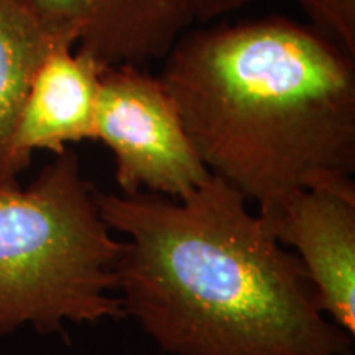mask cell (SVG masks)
<instances>
[{
    "label": "cell",
    "mask_w": 355,
    "mask_h": 355,
    "mask_svg": "<svg viewBox=\"0 0 355 355\" xmlns=\"http://www.w3.org/2000/svg\"><path fill=\"white\" fill-rule=\"evenodd\" d=\"M123 235L117 296L166 355H354L303 265L220 178L188 196L96 191Z\"/></svg>",
    "instance_id": "cell-1"
},
{
    "label": "cell",
    "mask_w": 355,
    "mask_h": 355,
    "mask_svg": "<svg viewBox=\"0 0 355 355\" xmlns=\"http://www.w3.org/2000/svg\"><path fill=\"white\" fill-rule=\"evenodd\" d=\"M162 79L194 148L259 211L355 186V56L285 17L183 32Z\"/></svg>",
    "instance_id": "cell-2"
},
{
    "label": "cell",
    "mask_w": 355,
    "mask_h": 355,
    "mask_svg": "<svg viewBox=\"0 0 355 355\" xmlns=\"http://www.w3.org/2000/svg\"><path fill=\"white\" fill-rule=\"evenodd\" d=\"M122 250L71 148L26 188L0 184V334L125 318L115 273Z\"/></svg>",
    "instance_id": "cell-3"
},
{
    "label": "cell",
    "mask_w": 355,
    "mask_h": 355,
    "mask_svg": "<svg viewBox=\"0 0 355 355\" xmlns=\"http://www.w3.org/2000/svg\"><path fill=\"white\" fill-rule=\"evenodd\" d=\"M94 140L112 153L122 194L181 199L212 176L165 84L139 64L109 66L102 74Z\"/></svg>",
    "instance_id": "cell-4"
},
{
    "label": "cell",
    "mask_w": 355,
    "mask_h": 355,
    "mask_svg": "<svg viewBox=\"0 0 355 355\" xmlns=\"http://www.w3.org/2000/svg\"><path fill=\"white\" fill-rule=\"evenodd\" d=\"M275 239L295 248L319 306L355 336V186L300 189L257 211Z\"/></svg>",
    "instance_id": "cell-5"
},
{
    "label": "cell",
    "mask_w": 355,
    "mask_h": 355,
    "mask_svg": "<svg viewBox=\"0 0 355 355\" xmlns=\"http://www.w3.org/2000/svg\"><path fill=\"white\" fill-rule=\"evenodd\" d=\"M109 66L73 42H58L40 63L21 107L13 155L21 171L35 152L63 153L94 140L101 79Z\"/></svg>",
    "instance_id": "cell-6"
},
{
    "label": "cell",
    "mask_w": 355,
    "mask_h": 355,
    "mask_svg": "<svg viewBox=\"0 0 355 355\" xmlns=\"http://www.w3.org/2000/svg\"><path fill=\"white\" fill-rule=\"evenodd\" d=\"M58 37L91 51L104 64L163 60L193 25L178 0H33Z\"/></svg>",
    "instance_id": "cell-7"
},
{
    "label": "cell",
    "mask_w": 355,
    "mask_h": 355,
    "mask_svg": "<svg viewBox=\"0 0 355 355\" xmlns=\"http://www.w3.org/2000/svg\"><path fill=\"white\" fill-rule=\"evenodd\" d=\"M63 40L33 0H0V184H19L24 171L15 162L13 139L21 107L40 63Z\"/></svg>",
    "instance_id": "cell-8"
},
{
    "label": "cell",
    "mask_w": 355,
    "mask_h": 355,
    "mask_svg": "<svg viewBox=\"0 0 355 355\" xmlns=\"http://www.w3.org/2000/svg\"><path fill=\"white\" fill-rule=\"evenodd\" d=\"M311 25L355 56V0H296Z\"/></svg>",
    "instance_id": "cell-9"
},
{
    "label": "cell",
    "mask_w": 355,
    "mask_h": 355,
    "mask_svg": "<svg viewBox=\"0 0 355 355\" xmlns=\"http://www.w3.org/2000/svg\"><path fill=\"white\" fill-rule=\"evenodd\" d=\"M189 19L199 24H209V21L220 19L227 13L237 12L241 8L250 6L255 0H178Z\"/></svg>",
    "instance_id": "cell-10"
}]
</instances>
